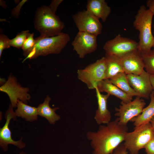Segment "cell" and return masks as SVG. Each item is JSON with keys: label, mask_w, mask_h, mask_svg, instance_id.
I'll use <instances>...</instances> for the list:
<instances>
[{"label": "cell", "mask_w": 154, "mask_h": 154, "mask_svg": "<svg viewBox=\"0 0 154 154\" xmlns=\"http://www.w3.org/2000/svg\"><path fill=\"white\" fill-rule=\"evenodd\" d=\"M138 42L122 37L120 34L107 41L103 47L106 54L120 57L131 51L137 50Z\"/></svg>", "instance_id": "obj_10"}, {"label": "cell", "mask_w": 154, "mask_h": 154, "mask_svg": "<svg viewBox=\"0 0 154 154\" xmlns=\"http://www.w3.org/2000/svg\"><path fill=\"white\" fill-rule=\"evenodd\" d=\"M51 100L50 96L47 95L43 103L40 104L37 108L38 115L44 117L50 124L54 125L60 119V116L55 112L60 108L58 107L51 108L49 105Z\"/></svg>", "instance_id": "obj_18"}, {"label": "cell", "mask_w": 154, "mask_h": 154, "mask_svg": "<svg viewBox=\"0 0 154 154\" xmlns=\"http://www.w3.org/2000/svg\"><path fill=\"white\" fill-rule=\"evenodd\" d=\"M72 17L79 31L97 36L101 34L102 25L99 19L87 10L79 11L74 15Z\"/></svg>", "instance_id": "obj_9"}, {"label": "cell", "mask_w": 154, "mask_h": 154, "mask_svg": "<svg viewBox=\"0 0 154 154\" xmlns=\"http://www.w3.org/2000/svg\"><path fill=\"white\" fill-rule=\"evenodd\" d=\"M119 57L121 61L124 72L126 75L139 74L144 70L141 53L138 50Z\"/></svg>", "instance_id": "obj_14"}, {"label": "cell", "mask_w": 154, "mask_h": 154, "mask_svg": "<svg viewBox=\"0 0 154 154\" xmlns=\"http://www.w3.org/2000/svg\"><path fill=\"white\" fill-rule=\"evenodd\" d=\"M145 104L144 100L138 97L127 103L121 102L119 108H115L117 112L115 115L120 124L127 126L129 121L141 113Z\"/></svg>", "instance_id": "obj_8"}, {"label": "cell", "mask_w": 154, "mask_h": 154, "mask_svg": "<svg viewBox=\"0 0 154 154\" xmlns=\"http://www.w3.org/2000/svg\"><path fill=\"white\" fill-rule=\"evenodd\" d=\"M29 31H23L19 33L16 36L12 39H10L9 44L10 46H12L20 49L22 48L26 40Z\"/></svg>", "instance_id": "obj_24"}, {"label": "cell", "mask_w": 154, "mask_h": 154, "mask_svg": "<svg viewBox=\"0 0 154 154\" xmlns=\"http://www.w3.org/2000/svg\"><path fill=\"white\" fill-rule=\"evenodd\" d=\"M17 107L15 112L17 117H21L29 122L37 119L38 115L37 108L28 105L19 100Z\"/></svg>", "instance_id": "obj_19"}, {"label": "cell", "mask_w": 154, "mask_h": 154, "mask_svg": "<svg viewBox=\"0 0 154 154\" xmlns=\"http://www.w3.org/2000/svg\"><path fill=\"white\" fill-rule=\"evenodd\" d=\"M154 16L144 5L141 6L135 16L133 25L139 32L138 50L141 53L148 52L154 44V36L152 31V21Z\"/></svg>", "instance_id": "obj_2"}, {"label": "cell", "mask_w": 154, "mask_h": 154, "mask_svg": "<svg viewBox=\"0 0 154 154\" xmlns=\"http://www.w3.org/2000/svg\"><path fill=\"white\" fill-rule=\"evenodd\" d=\"M153 50L154 51V45H153Z\"/></svg>", "instance_id": "obj_38"}, {"label": "cell", "mask_w": 154, "mask_h": 154, "mask_svg": "<svg viewBox=\"0 0 154 154\" xmlns=\"http://www.w3.org/2000/svg\"><path fill=\"white\" fill-rule=\"evenodd\" d=\"M97 98L98 107L94 117L96 123L99 125L107 124L111 121V115L108 108L107 100L110 96L108 94L101 93L97 87L95 89Z\"/></svg>", "instance_id": "obj_15"}, {"label": "cell", "mask_w": 154, "mask_h": 154, "mask_svg": "<svg viewBox=\"0 0 154 154\" xmlns=\"http://www.w3.org/2000/svg\"><path fill=\"white\" fill-rule=\"evenodd\" d=\"M128 152L123 144L121 143L114 150L112 154H127Z\"/></svg>", "instance_id": "obj_29"}, {"label": "cell", "mask_w": 154, "mask_h": 154, "mask_svg": "<svg viewBox=\"0 0 154 154\" xmlns=\"http://www.w3.org/2000/svg\"><path fill=\"white\" fill-rule=\"evenodd\" d=\"M97 87L100 92H105L110 95L114 96L121 100L122 102L127 103L133 100V97L120 89L109 79H106L101 81Z\"/></svg>", "instance_id": "obj_17"}, {"label": "cell", "mask_w": 154, "mask_h": 154, "mask_svg": "<svg viewBox=\"0 0 154 154\" xmlns=\"http://www.w3.org/2000/svg\"><path fill=\"white\" fill-rule=\"evenodd\" d=\"M97 36L84 32L78 31L72 43L73 50L80 58H83L97 49Z\"/></svg>", "instance_id": "obj_12"}, {"label": "cell", "mask_w": 154, "mask_h": 154, "mask_svg": "<svg viewBox=\"0 0 154 154\" xmlns=\"http://www.w3.org/2000/svg\"><path fill=\"white\" fill-rule=\"evenodd\" d=\"M127 77L130 86L141 98L148 99L153 91L150 75L145 70L140 74H128Z\"/></svg>", "instance_id": "obj_13"}, {"label": "cell", "mask_w": 154, "mask_h": 154, "mask_svg": "<svg viewBox=\"0 0 154 154\" xmlns=\"http://www.w3.org/2000/svg\"><path fill=\"white\" fill-rule=\"evenodd\" d=\"M106 125H100L97 131H88L86 134L93 149L92 154H112L124 141L128 131L127 126L120 124L117 119Z\"/></svg>", "instance_id": "obj_1"}, {"label": "cell", "mask_w": 154, "mask_h": 154, "mask_svg": "<svg viewBox=\"0 0 154 154\" xmlns=\"http://www.w3.org/2000/svg\"><path fill=\"white\" fill-rule=\"evenodd\" d=\"M150 123L154 131V116L151 119Z\"/></svg>", "instance_id": "obj_33"}, {"label": "cell", "mask_w": 154, "mask_h": 154, "mask_svg": "<svg viewBox=\"0 0 154 154\" xmlns=\"http://www.w3.org/2000/svg\"><path fill=\"white\" fill-rule=\"evenodd\" d=\"M34 34L29 33L22 47L23 55L26 57L34 46L35 41L33 38Z\"/></svg>", "instance_id": "obj_25"}, {"label": "cell", "mask_w": 154, "mask_h": 154, "mask_svg": "<svg viewBox=\"0 0 154 154\" xmlns=\"http://www.w3.org/2000/svg\"><path fill=\"white\" fill-rule=\"evenodd\" d=\"M35 40L34 46L24 60L27 59H35L39 56L59 54L70 41V38L68 34L62 32L58 35L51 37L40 36Z\"/></svg>", "instance_id": "obj_4"}, {"label": "cell", "mask_w": 154, "mask_h": 154, "mask_svg": "<svg viewBox=\"0 0 154 154\" xmlns=\"http://www.w3.org/2000/svg\"><path fill=\"white\" fill-rule=\"evenodd\" d=\"M144 65L145 71L150 75H154V51L141 53Z\"/></svg>", "instance_id": "obj_23"}, {"label": "cell", "mask_w": 154, "mask_h": 154, "mask_svg": "<svg viewBox=\"0 0 154 154\" xmlns=\"http://www.w3.org/2000/svg\"><path fill=\"white\" fill-rule=\"evenodd\" d=\"M19 154H27L24 151H22Z\"/></svg>", "instance_id": "obj_36"}, {"label": "cell", "mask_w": 154, "mask_h": 154, "mask_svg": "<svg viewBox=\"0 0 154 154\" xmlns=\"http://www.w3.org/2000/svg\"><path fill=\"white\" fill-rule=\"evenodd\" d=\"M17 116L13 110V107L10 104L5 115L6 120L4 126L0 128V147L3 150L7 151L8 149V145H13L20 149L25 147V143L23 141V137L18 141L14 140L11 137V133L9 127L11 120L17 121Z\"/></svg>", "instance_id": "obj_11"}, {"label": "cell", "mask_w": 154, "mask_h": 154, "mask_svg": "<svg viewBox=\"0 0 154 154\" xmlns=\"http://www.w3.org/2000/svg\"><path fill=\"white\" fill-rule=\"evenodd\" d=\"M35 29L44 37H51L61 33L64 27L63 22L53 13L49 6H42L35 12L34 21Z\"/></svg>", "instance_id": "obj_3"}, {"label": "cell", "mask_w": 154, "mask_h": 154, "mask_svg": "<svg viewBox=\"0 0 154 154\" xmlns=\"http://www.w3.org/2000/svg\"><path fill=\"white\" fill-rule=\"evenodd\" d=\"M144 148L146 154H154V138L150 141Z\"/></svg>", "instance_id": "obj_28"}, {"label": "cell", "mask_w": 154, "mask_h": 154, "mask_svg": "<svg viewBox=\"0 0 154 154\" xmlns=\"http://www.w3.org/2000/svg\"><path fill=\"white\" fill-rule=\"evenodd\" d=\"M109 80L113 84L129 95L140 97L130 86L127 75L124 72L120 73Z\"/></svg>", "instance_id": "obj_22"}, {"label": "cell", "mask_w": 154, "mask_h": 154, "mask_svg": "<svg viewBox=\"0 0 154 154\" xmlns=\"http://www.w3.org/2000/svg\"><path fill=\"white\" fill-rule=\"evenodd\" d=\"M7 80H6L5 79L3 78H0V84H2L1 86L5 84Z\"/></svg>", "instance_id": "obj_35"}, {"label": "cell", "mask_w": 154, "mask_h": 154, "mask_svg": "<svg viewBox=\"0 0 154 154\" xmlns=\"http://www.w3.org/2000/svg\"><path fill=\"white\" fill-rule=\"evenodd\" d=\"M27 1V0H23L19 3L13 9L11 12V15L16 18L19 17L22 7Z\"/></svg>", "instance_id": "obj_27"}, {"label": "cell", "mask_w": 154, "mask_h": 154, "mask_svg": "<svg viewBox=\"0 0 154 154\" xmlns=\"http://www.w3.org/2000/svg\"><path fill=\"white\" fill-rule=\"evenodd\" d=\"M146 4L148 9L154 15V0H148L146 1Z\"/></svg>", "instance_id": "obj_31"}, {"label": "cell", "mask_w": 154, "mask_h": 154, "mask_svg": "<svg viewBox=\"0 0 154 154\" xmlns=\"http://www.w3.org/2000/svg\"><path fill=\"white\" fill-rule=\"evenodd\" d=\"M150 80L153 90L154 91V75H150Z\"/></svg>", "instance_id": "obj_32"}, {"label": "cell", "mask_w": 154, "mask_h": 154, "mask_svg": "<svg viewBox=\"0 0 154 154\" xmlns=\"http://www.w3.org/2000/svg\"><path fill=\"white\" fill-rule=\"evenodd\" d=\"M10 39L5 35L1 33L0 35V58L4 50L10 47L9 44Z\"/></svg>", "instance_id": "obj_26"}, {"label": "cell", "mask_w": 154, "mask_h": 154, "mask_svg": "<svg viewBox=\"0 0 154 154\" xmlns=\"http://www.w3.org/2000/svg\"><path fill=\"white\" fill-rule=\"evenodd\" d=\"M86 10L103 22H105L111 12V9L105 0H88Z\"/></svg>", "instance_id": "obj_16"}, {"label": "cell", "mask_w": 154, "mask_h": 154, "mask_svg": "<svg viewBox=\"0 0 154 154\" xmlns=\"http://www.w3.org/2000/svg\"><path fill=\"white\" fill-rule=\"evenodd\" d=\"M29 89L22 86L17 81L16 78L11 74L5 83L0 87V91L6 93L8 96L11 104L13 108H16L18 100L27 104L31 98L28 93Z\"/></svg>", "instance_id": "obj_7"}, {"label": "cell", "mask_w": 154, "mask_h": 154, "mask_svg": "<svg viewBox=\"0 0 154 154\" xmlns=\"http://www.w3.org/2000/svg\"><path fill=\"white\" fill-rule=\"evenodd\" d=\"M106 79H110L118 74L124 72L119 57L106 54Z\"/></svg>", "instance_id": "obj_21"}, {"label": "cell", "mask_w": 154, "mask_h": 154, "mask_svg": "<svg viewBox=\"0 0 154 154\" xmlns=\"http://www.w3.org/2000/svg\"><path fill=\"white\" fill-rule=\"evenodd\" d=\"M106 59L104 56L82 69L77 71L79 80L90 89H95L98 84L106 79Z\"/></svg>", "instance_id": "obj_6"}, {"label": "cell", "mask_w": 154, "mask_h": 154, "mask_svg": "<svg viewBox=\"0 0 154 154\" xmlns=\"http://www.w3.org/2000/svg\"><path fill=\"white\" fill-rule=\"evenodd\" d=\"M153 33L154 34V22L153 25Z\"/></svg>", "instance_id": "obj_37"}, {"label": "cell", "mask_w": 154, "mask_h": 154, "mask_svg": "<svg viewBox=\"0 0 154 154\" xmlns=\"http://www.w3.org/2000/svg\"><path fill=\"white\" fill-rule=\"evenodd\" d=\"M63 1L62 0H52L49 6L52 11L55 13L58 7Z\"/></svg>", "instance_id": "obj_30"}, {"label": "cell", "mask_w": 154, "mask_h": 154, "mask_svg": "<svg viewBox=\"0 0 154 154\" xmlns=\"http://www.w3.org/2000/svg\"><path fill=\"white\" fill-rule=\"evenodd\" d=\"M150 97V101L149 105L144 108L141 113L137 117L132 118L131 121L133 122L135 127L150 122L154 116V91L151 93Z\"/></svg>", "instance_id": "obj_20"}, {"label": "cell", "mask_w": 154, "mask_h": 154, "mask_svg": "<svg viewBox=\"0 0 154 154\" xmlns=\"http://www.w3.org/2000/svg\"><path fill=\"white\" fill-rule=\"evenodd\" d=\"M0 5L5 8H6L7 7L5 1L2 0H0Z\"/></svg>", "instance_id": "obj_34"}, {"label": "cell", "mask_w": 154, "mask_h": 154, "mask_svg": "<svg viewBox=\"0 0 154 154\" xmlns=\"http://www.w3.org/2000/svg\"><path fill=\"white\" fill-rule=\"evenodd\" d=\"M154 138V131L150 122L138 127L134 130L127 132L124 145L130 154H139L140 150Z\"/></svg>", "instance_id": "obj_5"}]
</instances>
